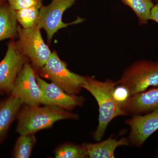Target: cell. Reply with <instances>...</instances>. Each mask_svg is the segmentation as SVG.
I'll use <instances>...</instances> for the list:
<instances>
[{"mask_svg":"<svg viewBox=\"0 0 158 158\" xmlns=\"http://www.w3.org/2000/svg\"><path fill=\"white\" fill-rule=\"evenodd\" d=\"M3 91L2 90H0V94L2 93Z\"/></svg>","mask_w":158,"mask_h":158,"instance_id":"d4e9b609","label":"cell"},{"mask_svg":"<svg viewBox=\"0 0 158 158\" xmlns=\"http://www.w3.org/2000/svg\"><path fill=\"white\" fill-rule=\"evenodd\" d=\"M16 131L20 135L34 134L41 130L50 128L55 123L63 119H77L76 113L54 106L21 107L16 116Z\"/></svg>","mask_w":158,"mask_h":158,"instance_id":"7a4b0ae2","label":"cell"},{"mask_svg":"<svg viewBox=\"0 0 158 158\" xmlns=\"http://www.w3.org/2000/svg\"><path fill=\"white\" fill-rule=\"evenodd\" d=\"M150 20L153 21L158 23V4L154 5L152 9Z\"/></svg>","mask_w":158,"mask_h":158,"instance_id":"44dd1931","label":"cell"},{"mask_svg":"<svg viewBox=\"0 0 158 158\" xmlns=\"http://www.w3.org/2000/svg\"><path fill=\"white\" fill-rule=\"evenodd\" d=\"M40 30L37 26L24 29L18 26V46L24 55L30 59L34 67L40 69L52 54L50 49L43 39Z\"/></svg>","mask_w":158,"mask_h":158,"instance_id":"5b68a950","label":"cell"},{"mask_svg":"<svg viewBox=\"0 0 158 158\" xmlns=\"http://www.w3.org/2000/svg\"></svg>","mask_w":158,"mask_h":158,"instance_id":"484cf974","label":"cell"},{"mask_svg":"<svg viewBox=\"0 0 158 158\" xmlns=\"http://www.w3.org/2000/svg\"><path fill=\"white\" fill-rule=\"evenodd\" d=\"M40 9L37 7H32L15 11L17 22L24 29H30L37 26Z\"/></svg>","mask_w":158,"mask_h":158,"instance_id":"e0dca14e","label":"cell"},{"mask_svg":"<svg viewBox=\"0 0 158 158\" xmlns=\"http://www.w3.org/2000/svg\"><path fill=\"white\" fill-rule=\"evenodd\" d=\"M10 7L15 11L32 7L40 8L43 0H6Z\"/></svg>","mask_w":158,"mask_h":158,"instance_id":"d6986e66","label":"cell"},{"mask_svg":"<svg viewBox=\"0 0 158 158\" xmlns=\"http://www.w3.org/2000/svg\"><path fill=\"white\" fill-rule=\"evenodd\" d=\"M55 155L56 158H88L83 145L70 142L64 143L57 147L55 150Z\"/></svg>","mask_w":158,"mask_h":158,"instance_id":"ac0fdd59","label":"cell"},{"mask_svg":"<svg viewBox=\"0 0 158 158\" xmlns=\"http://www.w3.org/2000/svg\"><path fill=\"white\" fill-rule=\"evenodd\" d=\"M152 1H155V2H156L157 3V4H158V0H152Z\"/></svg>","mask_w":158,"mask_h":158,"instance_id":"cb8c5ba5","label":"cell"},{"mask_svg":"<svg viewBox=\"0 0 158 158\" xmlns=\"http://www.w3.org/2000/svg\"><path fill=\"white\" fill-rule=\"evenodd\" d=\"M41 75L69 94H78L82 89L85 77L72 72L67 64L59 58L56 51L52 52L45 65L40 69Z\"/></svg>","mask_w":158,"mask_h":158,"instance_id":"277c9868","label":"cell"},{"mask_svg":"<svg viewBox=\"0 0 158 158\" xmlns=\"http://www.w3.org/2000/svg\"><path fill=\"white\" fill-rule=\"evenodd\" d=\"M10 95L30 106L44 104V95L37 83L34 69L29 63L25 64L18 75Z\"/></svg>","mask_w":158,"mask_h":158,"instance_id":"52a82bcc","label":"cell"},{"mask_svg":"<svg viewBox=\"0 0 158 158\" xmlns=\"http://www.w3.org/2000/svg\"><path fill=\"white\" fill-rule=\"evenodd\" d=\"M156 157L158 158V150L157 151V152L156 153Z\"/></svg>","mask_w":158,"mask_h":158,"instance_id":"603a6c76","label":"cell"},{"mask_svg":"<svg viewBox=\"0 0 158 158\" xmlns=\"http://www.w3.org/2000/svg\"><path fill=\"white\" fill-rule=\"evenodd\" d=\"M36 80L44 95L45 106H56L70 111L85 102L83 96L66 93L52 82L49 84L38 76L36 75Z\"/></svg>","mask_w":158,"mask_h":158,"instance_id":"9c48e42d","label":"cell"},{"mask_svg":"<svg viewBox=\"0 0 158 158\" xmlns=\"http://www.w3.org/2000/svg\"><path fill=\"white\" fill-rule=\"evenodd\" d=\"M135 12L139 24H147L150 20L151 12L154 6L152 0H120Z\"/></svg>","mask_w":158,"mask_h":158,"instance_id":"9a60e30c","label":"cell"},{"mask_svg":"<svg viewBox=\"0 0 158 158\" xmlns=\"http://www.w3.org/2000/svg\"><path fill=\"white\" fill-rule=\"evenodd\" d=\"M123 109L133 115L149 113L158 109V87L130 96Z\"/></svg>","mask_w":158,"mask_h":158,"instance_id":"8fae6325","label":"cell"},{"mask_svg":"<svg viewBox=\"0 0 158 158\" xmlns=\"http://www.w3.org/2000/svg\"><path fill=\"white\" fill-rule=\"evenodd\" d=\"M113 90V96L116 102L123 108V105L131 96L128 90L125 87L120 85L117 86Z\"/></svg>","mask_w":158,"mask_h":158,"instance_id":"ffe728a7","label":"cell"},{"mask_svg":"<svg viewBox=\"0 0 158 158\" xmlns=\"http://www.w3.org/2000/svg\"><path fill=\"white\" fill-rule=\"evenodd\" d=\"M118 82L128 90L131 96L151 86L158 87V60L134 62L124 70Z\"/></svg>","mask_w":158,"mask_h":158,"instance_id":"3957f363","label":"cell"},{"mask_svg":"<svg viewBox=\"0 0 158 158\" xmlns=\"http://www.w3.org/2000/svg\"><path fill=\"white\" fill-rule=\"evenodd\" d=\"M5 1L6 0H0V6H2L4 3H5Z\"/></svg>","mask_w":158,"mask_h":158,"instance_id":"7402d4cb","label":"cell"},{"mask_svg":"<svg viewBox=\"0 0 158 158\" xmlns=\"http://www.w3.org/2000/svg\"><path fill=\"white\" fill-rule=\"evenodd\" d=\"M34 134L20 135L15 145L12 156L15 158H29L36 144Z\"/></svg>","mask_w":158,"mask_h":158,"instance_id":"2e32d148","label":"cell"},{"mask_svg":"<svg viewBox=\"0 0 158 158\" xmlns=\"http://www.w3.org/2000/svg\"><path fill=\"white\" fill-rule=\"evenodd\" d=\"M130 143L129 138H123L117 140L110 138L98 143H84L88 158H114V152L117 147L128 146Z\"/></svg>","mask_w":158,"mask_h":158,"instance_id":"7c38bea8","label":"cell"},{"mask_svg":"<svg viewBox=\"0 0 158 158\" xmlns=\"http://www.w3.org/2000/svg\"><path fill=\"white\" fill-rule=\"evenodd\" d=\"M76 1L52 0L48 6H43L40 8L37 27L46 31L48 41L52 40L54 34L60 29L85 20L83 19L78 18L73 22L69 23L62 22V18L64 12L73 6Z\"/></svg>","mask_w":158,"mask_h":158,"instance_id":"8992f818","label":"cell"},{"mask_svg":"<svg viewBox=\"0 0 158 158\" xmlns=\"http://www.w3.org/2000/svg\"><path fill=\"white\" fill-rule=\"evenodd\" d=\"M18 26L15 10L4 3L0 6V42L17 36Z\"/></svg>","mask_w":158,"mask_h":158,"instance_id":"5bb4252c","label":"cell"},{"mask_svg":"<svg viewBox=\"0 0 158 158\" xmlns=\"http://www.w3.org/2000/svg\"><path fill=\"white\" fill-rule=\"evenodd\" d=\"M23 104L19 99L11 95L0 103V144L6 137Z\"/></svg>","mask_w":158,"mask_h":158,"instance_id":"4fadbf2b","label":"cell"},{"mask_svg":"<svg viewBox=\"0 0 158 158\" xmlns=\"http://www.w3.org/2000/svg\"><path fill=\"white\" fill-rule=\"evenodd\" d=\"M27 59L16 42L9 43L6 56L0 62V90L11 94L18 75Z\"/></svg>","mask_w":158,"mask_h":158,"instance_id":"ba28073f","label":"cell"},{"mask_svg":"<svg viewBox=\"0 0 158 158\" xmlns=\"http://www.w3.org/2000/svg\"><path fill=\"white\" fill-rule=\"evenodd\" d=\"M131 128L130 142L140 147L150 136L158 130V109L144 115H134L125 121Z\"/></svg>","mask_w":158,"mask_h":158,"instance_id":"30bf717a","label":"cell"},{"mask_svg":"<svg viewBox=\"0 0 158 158\" xmlns=\"http://www.w3.org/2000/svg\"><path fill=\"white\" fill-rule=\"evenodd\" d=\"M118 84V81L109 79L101 81L92 77H85L82 88L88 90L94 97L98 105V125L93 134L94 139L97 141L102 140L108 125L113 118L128 115L113 98V90Z\"/></svg>","mask_w":158,"mask_h":158,"instance_id":"6da1fadb","label":"cell"}]
</instances>
